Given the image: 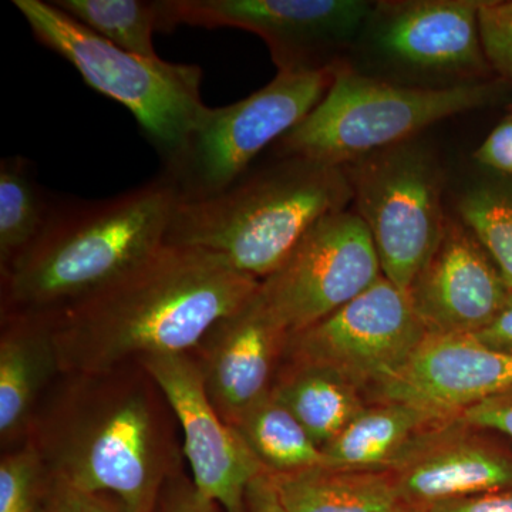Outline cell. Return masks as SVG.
Masks as SVG:
<instances>
[{
  "mask_svg": "<svg viewBox=\"0 0 512 512\" xmlns=\"http://www.w3.org/2000/svg\"><path fill=\"white\" fill-rule=\"evenodd\" d=\"M156 512H222V508L205 498L192 480L177 473L165 483Z\"/></svg>",
  "mask_w": 512,
  "mask_h": 512,
  "instance_id": "cell-31",
  "label": "cell"
},
{
  "mask_svg": "<svg viewBox=\"0 0 512 512\" xmlns=\"http://www.w3.org/2000/svg\"><path fill=\"white\" fill-rule=\"evenodd\" d=\"M512 387V355L487 348L467 335H427L406 365L372 394L460 414L487 397Z\"/></svg>",
  "mask_w": 512,
  "mask_h": 512,
  "instance_id": "cell-17",
  "label": "cell"
},
{
  "mask_svg": "<svg viewBox=\"0 0 512 512\" xmlns=\"http://www.w3.org/2000/svg\"><path fill=\"white\" fill-rule=\"evenodd\" d=\"M55 204L47 200L23 157L0 163V265L2 275L22 258L45 231Z\"/></svg>",
  "mask_w": 512,
  "mask_h": 512,
  "instance_id": "cell-23",
  "label": "cell"
},
{
  "mask_svg": "<svg viewBox=\"0 0 512 512\" xmlns=\"http://www.w3.org/2000/svg\"><path fill=\"white\" fill-rule=\"evenodd\" d=\"M138 363L160 387L180 426L195 488L225 512H245L248 485L268 470L212 406L194 356L174 353Z\"/></svg>",
  "mask_w": 512,
  "mask_h": 512,
  "instance_id": "cell-12",
  "label": "cell"
},
{
  "mask_svg": "<svg viewBox=\"0 0 512 512\" xmlns=\"http://www.w3.org/2000/svg\"><path fill=\"white\" fill-rule=\"evenodd\" d=\"M457 214L512 289V178L491 174L471 185L457 202Z\"/></svg>",
  "mask_w": 512,
  "mask_h": 512,
  "instance_id": "cell-25",
  "label": "cell"
},
{
  "mask_svg": "<svg viewBox=\"0 0 512 512\" xmlns=\"http://www.w3.org/2000/svg\"><path fill=\"white\" fill-rule=\"evenodd\" d=\"M478 20L485 57L512 92V0H481Z\"/></svg>",
  "mask_w": 512,
  "mask_h": 512,
  "instance_id": "cell-27",
  "label": "cell"
},
{
  "mask_svg": "<svg viewBox=\"0 0 512 512\" xmlns=\"http://www.w3.org/2000/svg\"><path fill=\"white\" fill-rule=\"evenodd\" d=\"M13 5L42 45L72 63L92 89L133 114L165 160L183 147L207 109L200 67L126 52L52 2L15 0Z\"/></svg>",
  "mask_w": 512,
  "mask_h": 512,
  "instance_id": "cell-6",
  "label": "cell"
},
{
  "mask_svg": "<svg viewBox=\"0 0 512 512\" xmlns=\"http://www.w3.org/2000/svg\"><path fill=\"white\" fill-rule=\"evenodd\" d=\"M47 471L29 439L0 461V512H42Z\"/></svg>",
  "mask_w": 512,
  "mask_h": 512,
  "instance_id": "cell-26",
  "label": "cell"
},
{
  "mask_svg": "<svg viewBox=\"0 0 512 512\" xmlns=\"http://www.w3.org/2000/svg\"><path fill=\"white\" fill-rule=\"evenodd\" d=\"M271 474L286 512H409L390 471L318 466Z\"/></svg>",
  "mask_w": 512,
  "mask_h": 512,
  "instance_id": "cell-20",
  "label": "cell"
},
{
  "mask_svg": "<svg viewBox=\"0 0 512 512\" xmlns=\"http://www.w3.org/2000/svg\"><path fill=\"white\" fill-rule=\"evenodd\" d=\"M424 512H512V487L446 501Z\"/></svg>",
  "mask_w": 512,
  "mask_h": 512,
  "instance_id": "cell-32",
  "label": "cell"
},
{
  "mask_svg": "<svg viewBox=\"0 0 512 512\" xmlns=\"http://www.w3.org/2000/svg\"><path fill=\"white\" fill-rule=\"evenodd\" d=\"M288 338L256 291L238 311L218 320L192 350L212 406L228 424L234 426L245 410L271 392L275 365Z\"/></svg>",
  "mask_w": 512,
  "mask_h": 512,
  "instance_id": "cell-16",
  "label": "cell"
},
{
  "mask_svg": "<svg viewBox=\"0 0 512 512\" xmlns=\"http://www.w3.org/2000/svg\"><path fill=\"white\" fill-rule=\"evenodd\" d=\"M350 202L342 167L281 157L211 197L177 201L165 244L214 252L261 282L319 221Z\"/></svg>",
  "mask_w": 512,
  "mask_h": 512,
  "instance_id": "cell-4",
  "label": "cell"
},
{
  "mask_svg": "<svg viewBox=\"0 0 512 512\" xmlns=\"http://www.w3.org/2000/svg\"><path fill=\"white\" fill-rule=\"evenodd\" d=\"M259 284L224 256L165 244L113 284L43 315L62 375L106 372L150 356L191 353Z\"/></svg>",
  "mask_w": 512,
  "mask_h": 512,
  "instance_id": "cell-1",
  "label": "cell"
},
{
  "mask_svg": "<svg viewBox=\"0 0 512 512\" xmlns=\"http://www.w3.org/2000/svg\"><path fill=\"white\" fill-rule=\"evenodd\" d=\"M473 158L490 174L512 178V111L488 134Z\"/></svg>",
  "mask_w": 512,
  "mask_h": 512,
  "instance_id": "cell-30",
  "label": "cell"
},
{
  "mask_svg": "<svg viewBox=\"0 0 512 512\" xmlns=\"http://www.w3.org/2000/svg\"><path fill=\"white\" fill-rule=\"evenodd\" d=\"M460 414L471 426L495 431L512 441V387L467 407Z\"/></svg>",
  "mask_w": 512,
  "mask_h": 512,
  "instance_id": "cell-29",
  "label": "cell"
},
{
  "mask_svg": "<svg viewBox=\"0 0 512 512\" xmlns=\"http://www.w3.org/2000/svg\"><path fill=\"white\" fill-rule=\"evenodd\" d=\"M409 512H424V511H419V510H410Z\"/></svg>",
  "mask_w": 512,
  "mask_h": 512,
  "instance_id": "cell-35",
  "label": "cell"
},
{
  "mask_svg": "<svg viewBox=\"0 0 512 512\" xmlns=\"http://www.w3.org/2000/svg\"><path fill=\"white\" fill-rule=\"evenodd\" d=\"M84 28L134 55L156 59L153 35L161 30L158 2L141 0H53Z\"/></svg>",
  "mask_w": 512,
  "mask_h": 512,
  "instance_id": "cell-24",
  "label": "cell"
},
{
  "mask_svg": "<svg viewBox=\"0 0 512 512\" xmlns=\"http://www.w3.org/2000/svg\"><path fill=\"white\" fill-rule=\"evenodd\" d=\"M427 335H474L512 301L493 258L460 218L447 217L439 245L407 291Z\"/></svg>",
  "mask_w": 512,
  "mask_h": 512,
  "instance_id": "cell-14",
  "label": "cell"
},
{
  "mask_svg": "<svg viewBox=\"0 0 512 512\" xmlns=\"http://www.w3.org/2000/svg\"><path fill=\"white\" fill-rule=\"evenodd\" d=\"M0 339V439L28 440L37 407L62 375L52 325L43 313L3 315Z\"/></svg>",
  "mask_w": 512,
  "mask_h": 512,
  "instance_id": "cell-18",
  "label": "cell"
},
{
  "mask_svg": "<svg viewBox=\"0 0 512 512\" xmlns=\"http://www.w3.org/2000/svg\"><path fill=\"white\" fill-rule=\"evenodd\" d=\"M42 512H134L126 501L104 491L86 490L47 473Z\"/></svg>",
  "mask_w": 512,
  "mask_h": 512,
  "instance_id": "cell-28",
  "label": "cell"
},
{
  "mask_svg": "<svg viewBox=\"0 0 512 512\" xmlns=\"http://www.w3.org/2000/svg\"><path fill=\"white\" fill-rule=\"evenodd\" d=\"M478 0L377 2L367 28L380 55L454 84L494 79L481 42ZM366 28V29H367Z\"/></svg>",
  "mask_w": 512,
  "mask_h": 512,
  "instance_id": "cell-13",
  "label": "cell"
},
{
  "mask_svg": "<svg viewBox=\"0 0 512 512\" xmlns=\"http://www.w3.org/2000/svg\"><path fill=\"white\" fill-rule=\"evenodd\" d=\"M409 293L386 278L311 328L289 336L291 365L325 367L370 393L396 375L426 338Z\"/></svg>",
  "mask_w": 512,
  "mask_h": 512,
  "instance_id": "cell-11",
  "label": "cell"
},
{
  "mask_svg": "<svg viewBox=\"0 0 512 512\" xmlns=\"http://www.w3.org/2000/svg\"><path fill=\"white\" fill-rule=\"evenodd\" d=\"M342 168L356 214L372 235L383 278L409 291L446 227L439 160L412 140Z\"/></svg>",
  "mask_w": 512,
  "mask_h": 512,
  "instance_id": "cell-8",
  "label": "cell"
},
{
  "mask_svg": "<svg viewBox=\"0 0 512 512\" xmlns=\"http://www.w3.org/2000/svg\"><path fill=\"white\" fill-rule=\"evenodd\" d=\"M174 416L141 363L60 375L37 407L28 439L52 476L104 491L134 512H156L180 473Z\"/></svg>",
  "mask_w": 512,
  "mask_h": 512,
  "instance_id": "cell-2",
  "label": "cell"
},
{
  "mask_svg": "<svg viewBox=\"0 0 512 512\" xmlns=\"http://www.w3.org/2000/svg\"><path fill=\"white\" fill-rule=\"evenodd\" d=\"M372 235L353 211L319 221L278 269L261 281L258 298L289 336L311 328L382 278Z\"/></svg>",
  "mask_w": 512,
  "mask_h": 512,
  "instance_id": "cell-10",
  "label": "cell"
},
{
  "mask_svg": "<svg viewBox=\"0 0 512 512\" xmlns=\"http://www.w3.org/2000/svg\"><path fill=\"white\" fill-rule=\"evenodd\" d=\"M503 80L410 87L365 76L340 62L325 97L276 141L279 157L345 167L412 141L424 128L507 99Z\"/></svg>",
  "mask_w": 512,
  "mask_h": 512,
  "instance_id": "cell-5",
  "label": "cell"
},
{
  "mask_svg": "<svg viewBox=\"0 0 512 512\" xmlns=\"http://www.w3.org/2000/svg\"><path fill=\"white\" fill-rule=\"evenodd\" d=\"M271 392L320 448L335 440L367 406L359 387L319 366H289Z\"/></svg>",
  "mask_w": 512,
  "mask_h": 512,
  "instance_id": "cell-21",
  "label": "cell"
},
{
  "mask_svg": "<svg viewBox=\"0 0 512 512\" xmlns=\"http://www.w3.org/2000/svg\"><path fill=\"white\" fill-rule=\"evenodd\" d=\"M339 63L309 72H278L244 100L207 107L183 147L165 160L163 177L178 201L211 197L247 174L269 144L281 140L318 106Z\"/></svg>",
  "mask_w": 512,
  "mask_h": 512,
  "instance_id": "cell-7",
  "label": "cell"
},
{
  "mask_svg": "<svg viewBox=\"0 0 512 512\" xmlns=\"http://www.w3.org/2000/svg\"><path fill=\"white\" fill-rule=\"evenodd\" d=\"M178 198L161 175L101 201L55 207L3 281V315L50 313L113 284L165 245Z\"/></svg>",
  "mask_w": 512,
  "mask_h": 512,
  "instance_id": "cell-3",
  "label": "cell"
},
{
  "mask_svg": "<svg viewBox=\"0 0 512 512\" xmlns=\"http://www.w3.org/2000/svg\"><path fill=\"white\" fill-rule=\"evenodd\" d=\"M461 414L430 427L392 467L407 507L433 505L512 487V456L481 436Z\"/></svg>",
  "mask_w": 512,
  "mask_h": 512,
  "instance_id": "cell-15",
  "label": "cell"
},
{
  "mask_svg": "<svg viewBox=\"0 0 512 512\" xmlns=\"http://www.w3.org/2000/svg\"><path fill=\"white\" fill-rule=\"evenodd\" d=\"M470 336L487 348L512 355V301L490 325Z\"/></svg>",
  "mask_w": 512,
  "mask_h": 512,
  "instance_id": "cell-34",
  "label": "cell"
},
{
  "mask_svg": "<svg viewBox=\"0 0 512 512\" xmlns=\"http://www.w3.org/2000/svg\"><path fill=\"white\" fill-rule=\"evenodd\" d=\"M454 414L412 403L367 404L342 433L322 448L325 466L389 471L430 427Z\"/></svg>",
  "mask_w": 512,
  "mask_h": 512,
  "instance_id": "cell-19",
  "label": "cell"
},
{
  "mask_svg": "<svg viewBox=\"0 0 512 512\" xmlns=\"http://www.w3.org/2000/svg\"><path fill=\"white\" fill-rule=\"evenodd\" d=\"M232 427L269 473L325 466L322 448L272 392L245 410Z\"/></svg>",
  "mask_w": 512,
  "mask_h": 512,
  "instance_id": "cell-22",
  "label": "cell"
},
{
  "mask_svg": "<svg viewBox=\"0 0 512 512\" xmlns=\"http://www.w3.org/2000/svg\"><path fill=\"white\" fill-rule=\"evenodd\" d=\"M161 29L234 28L261 37L279 72L339 63L336 53L367 28L376 3L363 0H163Z\"/></svg>",
  "mask_w": 512,
  "mask_h": 512,
  "instance_id": "cell-9",
  "label": "cell"
},
{
  "mask_svg": "<svg viewBox=\"0 0 512 512\" xmlns=\"http://www.w3.org/2000/svg\"><path fill=\"white\" fill-rule=\"evenodd\" d=\"M245 512H286L276 493L269 471L259 474L248 485L247 495H245Z\"/></svg>",
  "mask_w": 512,
  "mask_h": 512,
  "instance_id": "cell-33",
  "label": "cell"
}]
</instances>
